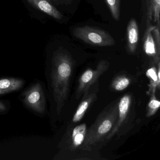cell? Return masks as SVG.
<instances>
[{
    "label": "cell",
    "mask_w": 160,
    "mask_h": 160,
    "mask_svg": "<svg viewBox=\"0 0 160 160\" xmlns=\"http://www.w3.org/2000/svg\"><path fill=\"white\" fill-rule=\"evenodd\" d=\"M71 73L72 62L70 57L64 52H57L53 58L51 74L53 93L58 111L67 96L68 82Z\"/></svg>",
    "instance_id": "1"
},
{
    "label": "cell",
    "mask_w": 160,
    "mask_h": 160,
    "mask_svg": "<svg viewBox=\"0 0 160 160\" xmlns=\"http://www.w3.org/2000/svg\"><path fill=\"white\" fill-rule=\"evenodd\" d=\"M72 33L76 38L93 46H111L115 42L108 32L93 27H78L74 29Z\"/></svg>",
    "instance_id": "2"
},
{
    "label": "cell",
    "mask_w": 160,
    "mask_h": 160,
    "mask_svg": "<svg viewBox=\"0 0 160 160\" xmlns=\"http://www.w3.org/2000/svg\"><path fill=\"white\" fill-rule=\"evenodd\" d=\"M25 104L34 112L43 114L46 110V97L42 85L36 83L24 92Z\"/></svg>",
    "instance_id": "3"
},
{
    "label": "cell",
    "mask_w": 160,
    "mask_h": 160,
    "mask_svg": "<svg viewBox=\"0 0 160 160\" xmlns=\"http://www.w3.org/2000/svg\"><path fill=\"white\" fill-rule=\"evenodd\" d=\"M160 26L149 25L146 30L143 41L145 53L151 57H157L160 53Z\"/></svg>",
    "instance_id": "4"
},
{
    "label": "cell",
    "mask_w": 160,
    "mask_h": 160,
    "mask_svg": "<svg viewBox=\"0 0 160 160\" xmlns=\"http://www.w3.org/2000/svg\"><path fill=\"white\" fill-rule=\"evenodd\" d=\"M138 26L135 19L133 18L129 21L127 28V45L130 52H135L138 44Z\"/></svg>",
    "instance_id": "5"
},
{
    "label": "cell",
    "mask_w": 160,
    "mask_h": 160,
    "mask_svg": "<svg viewBox=\"0 0 160 160\" xmlns=\"http://www.w3.org/2000/svg\"><path fill=\"white\" fill-rule=\"evenodd\" d=\"M24 84L25 81L19 78H0V95L18 90Z\"/></svg>",
    "instance_id": "6"
},
{
    "label": "cell",
    "mask_w": 160,
    "mask_h": 160,
    "mask_svg": "<svg viewBox=\"0 0 160 160\" xmlns=\"http://www.w3.org/2000/svg\"><path fill=\"white\" fill-rule=\"evenodd\" d=\"M30 3L39 9L40 11L45 13L57 19L62 18V14L51 5L47 0H27Z\"/></svg>",
    "instance_id": "7"
},
{
    "label": "cell",
    "mask_w": 160,
    "mask_h": 160,
    "mask_svg": "<svg viewBox=\"0 0 160 160\" xmlns=\"http://www.w3.org/2000/svg\"><path fill=\"white\" fill-rule=\"evenodd\" d=\"M148 9L149 19L153 18L157 26H160V0H149Z\"/></svg>",
    "instance_id": "8"
},
{
    "label": "cell",
    "mask_w": 160,
    "mask_h": 160,
    "mask_svg": "<svg viewBox=\"0 0 160 160\" xmlns=\"http://www.w3.org/2000/svg\"><path fill=\"white\" fill-rule=\"evenodd\" d=\"M87 131L86 124H82L74 129L72 134L73 142L75 146H80L84 141Z\"/></svg>",
    "instance_id": "9"
},
{
    "label": "cell",
    "mask_w": 160,
    "mask_h": 160,
    "mask_svg": "<svg viewBox=\"0 0 160 160\" xmlns=\"http://www.w3.org/2000/svg\"><path fill=\"white\" fill-rule=\"evenodd\" d=\"M110 12L115 20L118 21L120 16V0H106Z\"/></svg>",
    "instance_id": "10"
},
{
    "label": "cell",
    "mask_w": 160,
    "mask_h": 160,
    "mask_svg": "<svg viewBox=\"0 0 160 160\" xmlns=\"http://www.w3.org/2000/svg\"><path fill=\"white\" fill-rule=\"evenodd\" d=\"M130 104V97L128 96H124L121 99L119 104V110L120 121H121L125 118L129 109Z\"/></svg>",
    "instance_id": "11"
},
{
    "label": "cell",
    "mask_w": 160,
    "mask_h": 160,
    "mask_svg": "<svg viewBox=\"0 0 160 160\" xmlns=\"http://www.w3.org/2000/svg\"><path fill=\"white\" fill-rule=\"evenodd\" d=\"M88 106L89 103L88 101H84L81 103L73 118L72 121L73 122H79L82 118Z\"/></svg>",
    "instance_id": "12"
},
{
    "label": "cell",
    "mask_w": 160,
    "mask_h": 160,
    "mask_svg": "<svg viewBox=\"0 0 160 160\" xmlns=\"http://www.w3.org/2000/svg\"><path fill=\"white\" fill-rule=\"evenodd\" d=\"M112 127V122L109 120L104 121L98 128V132L101 134H104L109 132Z\"/></svg>",
    "instance_id": "13"
},
{
    "label": "cell",
    "mask_w": 160,
    "mask_h": 160,
    "mask_svg": "<svg viewBox=\"0 0 160 160\" xmlns=\"http://www.w3.org/2000/svg\"><path fill=\"white\" fill-rule=\"evenodd\" d=\"M130 84L129 79L126 78H121L118 81L115 86V89L117 91H122L127 88Z\"/></svg>",
    "instance_id": "14"
},
{
    "label": "cell",
    "mask_w": 160,
    "mask_h": 160,
    "mask_svg": "<svg viewBox=\"0 0 160 160\" xmlns=\"http://www.w3.org/2000/svg\"><path fill=\"white\" fill-rule=\"evenodd\" d=\"M94 76V72L90 70H87L81 77V82L83 84H87L92 80Z\"/></svg>",
    "instance_id": "15"
},
{
    "label": "cell",
    "mask_w": 160,
    "mask_h": 160,
    "mask_svg": "<svg viewBox=\"0 0 160 160\" xmlns=\"http://www.w3.org/2000/svg\"><path fill=\"white\" fill-rule=\"evenodd\" d=\"M149 107L151 109H156L160 106V102L157 100H152L148 104Z\"/></svg>",
    "instance_id": "16"
},
{
    "label": "cell",
    "mask_w": 160,
    "mask_h": 160,
    "mask_svg": "<svg viewBox=\"0 0 160 160\" xmlns=\"http://www.w3.org/2000/svg\"><path fill=\"white\" fill-rule=\"evenodd\" d=\"M148 75L154 81H157V74H156V72L154 71L153 69H150L148 70Z\"/></svg>",
    "instance_id": "17"
},
{
    "label": "cell",
    "mask_w": 160,
    "mask_h": 160,
    "mask_svg": "<svg viewBox=\"0 0 160 160\" xmlns=\"http://www.w3.org/2000/svg\"><path fill=\"white\" fill-rule=\"evenodd\" d=\"M7 109L6 104L3 102L0 101V112H4Z\"/></svg>",
    "instance_id": "18"
},
{
    "label": "cell",
    "mask_w": 160,
    "mask_h": 160,
    "mask_svg": "<svg viewBox=\"0 0 160 160\" xmlns=\"http://www.w3.org/2000/svg\"><path fill=\"white\" fill-rule=\"evenodd\" d=\"M65 1H66L67 2H70L72 1V0H65Z\"/></svg>",
    "instance_id": "19"
}]
</instances>
